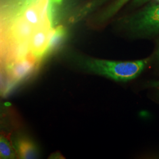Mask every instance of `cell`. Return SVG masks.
Instances as JSON below:
<instances>
[{
  "instance_id": "1",
  "label": "cell",
  "mask_w": 159,
  "mask_h": 159,
  "mask_svg": "<svg viewBox=\"0 0 159 159\" xmlns=\"http://www.w3.org/2000/svg\"><path fill=\"white\" fill-rule=\"evenodd\" d=\"M149 60V58H145L121 61L85 57L80 60L79 64L87 72L117 81H127L136 78L146 67Z\"/></svg>"
},
{
  "instance_id": "2",
  "label": "cell",
  "mask_w": 159,
  "mask_h": 159,
  "mask_svg": "<svg viewBox=\"0 0 159 159\" xmlns=\"http://www.w3.org/2000/svg\"><path fill=\"white\" fill-rule=\"evenodd\" d=\"M137 31L152 33L159 31V5L151 6L139 15L133 23Z\"/></svg>"
},
{
  "instance_id": "3",
  "label": "cell",
  "mask_w": 159,
  "mask_h": 159,
  "mask_svg": "<svg viewBox=\"0 0 159 159\" xmlns=\"http://www.w3.org/2000/svg\"><path fill=\"white\" fill-rule=\"evenodd\" d=\"M39 60L30 51L23 59L12 61L7 67L8 72L13 81L18 82L27 77Z\"/></svg>"
},
{
  "instance_id": "4",
  "label": "cell",
  "mask_w": 159,
  "mask_h": 159,
  "mask_svg": "<svg viewBox=\"0 0 159 159\" xmlns=\"http://www.w3.org/2000/svg\"><path fill=\"white\" fill-rule=\"evenodd\" d=\"M53 28L37 29L30 39V51L39 61L47 55L51 31Z\"/></svg>"
},
{
  "instance_id": "5",
  "label": "cell",
  "mask_w": 159,
  "mask_h": 159,
  "mask_svg": "<svg viewBox=\"0 0 159 159\" xmlns=\"http://www.w3.org/2000/svg\"><path fill=\"white\" fill-rule=\"evenodd\" d=\"M14 149L19 159H37L39 150L31 140L25 137L18 139L14 143Z\"/></svg>"
},
{
  "instance_id": "6",
  "label": "cell",
  "mask_w": 159,
  "mask_h": 159,
  "mask_svg": "<svg viewBox=\"0 0 159 159\" xmlns=\"http://www.w3.org/2000/svg\"><path fill=\"white\" fill-rule=\"evenodd\" d=\"M66 34L63 26H58L52 29L47 54L54 50L62 42Z\"/></svg>"
},
{
  "instance_id": "7",
  "label": "cell",
  "mask_w": 159,
  "mask_h": 159,
  "mask_svg": "<svg viewBox=\"0 0 159 159\" xmlns=\"http://www.w3.org/2000/svg\"><path fill=\"white\" fill-rule=\"evenodd\" d=\"M0 157L1 159H16L17 154L7 139L0 135Z\"/></svg>"
},
{
  "instance_id": "8",
  "label": "cell",
  "mask_w": 159,
  "mask_h": 159,
  "mask_svg": "<svg viewBox=\"0 0 159 159\" xmlns=\"http://www.w3.org/2000/svg\"><path fill=\"white\" fill-rule=\"evenodd\" d=\"M148 87L156 89L159 90V81H155L150 82L148 85Z\"/></svg>"
},
{
  "instance_id": "9",
  "label": "cell",
  "mask_w": 159,
  "mask_h": 159,
  "mask_svg": "<svg viewBox=\"0 0 159 159\" xmlns=\"http://www.w3.org/2000/svg\"><path fill=\"white\" fill-rule=\"evenodd\" d=\"M2 75L0 73V87L2 85Z\"/></svg>"
},
{
  "instance_id": "10",
  "label": "cell",
  "mask_w": 159,
  "mask_h": 159,
  "mask_svg": "<svg viewBox=\"0 0 159 159\" xmlns=\"http://www.w3.org/2000/svg\"><path fill=\"white\" fill-rule=\"evenodd\" d=\"M158 55H159V52H158Z\"/></svg>"
},
{
  "instance_id": "11",
  "label": "cell",
  "mask_w": 159,
  "mask_h": 159,
  "mask_svg": "<svg viewBox=\"0 0 159 159\" xmlns=\"http://www.w3.org/2000/svg\"><path fill=\"white\" fill-rule=\"evenodd\" d=\"M0 159H1V157H0Z\"/></svg>"
}]
</instances>
